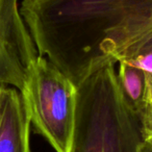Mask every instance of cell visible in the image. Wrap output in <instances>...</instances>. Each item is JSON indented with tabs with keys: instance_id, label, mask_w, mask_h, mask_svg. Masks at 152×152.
<instances>
[{
	"instance_id": "6da1fadb",
	"label": "cell",
	"mask_w": 152,
	"mask_h": 152,
	"mask_svg": "<svg viewBox=\"0 0 152 152\" xmlns=\"http://www.w3.org/2000/svg\"><path fill=\"white\" fill-rule=\"evenodd\" d=\"M146 0H23L20 9L40 56L78 87L133 40Z\"/></svg>"
},
{
	"instance_id": "7a4b0ae2",
	"label": "cell",
	"mask_w": 152,
	"mask_h": 152,
	"mask_svg": "<svg viewBox=\"0 0 152 152\" xmlns=\"http://www.w3.org/2000/svg\"><path fill=\"white\" fill-rule=\"evenodd\" d=\"M143 141L139 119L119 89L114 64L98 69L77 87L68 152H139Z\"/></svg>"
},
{
	"instance_id": "3957f363",
	"label": "cell",
	"mask_w": 152,
	"mask_h": 152,
	"mask_svg": "<svg viewBox=\"0 0 152 152\" xmlns=\"http://www.w3.org/2000/svg\"><path fill=\"white\" fill-rule=\"evenodd\" d=\"M30 123L56 152H68L76 110L77 88L47 58L30 64L20 91Z\"/></svg>"
},
{
	"instance_id": "277c9868",
	"label": "cell",
	"mask_w": 152,
	"mask_h": 152,
	"mask_svg": "<svg viewBox=\"0 0 152 152\" xmlns=\"http://www.w3.org/2000/svg\"><path fill=\"white\" fill-rule=\"evenodd\" d=\"M19 0H0V86L23 88L37 48L18 7Z\"/></svg>"
},
{
	"instance_id": "5b68a950",
	"label": "cell",
	"mask_w": 152,
	"mask_h": 152,
	"mask_svg": "<svg viewBox=\"0 0 152 152\" xmlns=\"http://www.w3.org/2000/svg\"><path fill=\"white\" fill-rule=\"evenodd\" d=\"M30 124L20 92L0 86V152H32Z\"/></svg>"
},
{
	"instance_id": "8992f818",
	"label": "cell",
	"mask_w": 152,
	"mask_h": 152,
	"mask_svg": "<svg viewBox=\"0 0 152 152\" xmlns=\"http://www.w3.org/2000/svg\"><path fill=\"white\" fill-rule=\"evenodd\" d=\"M117 81L122 97L130 110L139 119L147 93V77L141 69L119 61Z\"/></svg>"
},
{
	"instance_id": "52a82bcc",
	"label": "cell",
	"mask_w": 152,
	"mask_h": 152,
	"mask_svg": "<svg viewBox=\"0 0 152 152\" xmlns=\"http://www.w3.org/2000/svg\"><path fill=\"white\" fill-rule=\"evenodd\" d=\"M119 61L130 64L152 77V28L124 47L117 56Z\"/></svg>"
},
{
	"instance_id": "ba28073f",
	"label": "cell",
	"mask_w": 152,
	"mask_h": 152,
	"mask_svg": "<svg viewBox=\"0 0 152 152\" xmlns=\"http://www.w3.org/2000/svg\"><path fill=\"white\" fill-rule=\"evenodd\" d=\"M139 121L144 139H152V77H147V93Z\"/></svg>"
},
{
	"instance_id": "9c48e42d",
	"label": "cell",
	"mask_w": 152,
	"mask_h": 152,
	"mask_svg": "<svg viewBox=\"0 0 152 152\" xmlns=\"http://www.w3.org/2000/svg\"><path fill=\"white\" fill-rule=\"evenodd\" d=\"M150 28H152V0H146V7H145V12H144V16H143V22H142L141 26H140L139 32H137V34L135 36L134 39H137V37L145 34ZM134 39H133V40H134ZM132 41H131V42H132Z\"/></svg>"
},
{
	"instance_id": "30bf717a",
	"label": "cell",
	"mask_w": 152,
	"mask_h": 152,
	"mask_svg": "<svg viewBox=\"0 0 152 152\" xmlns=\"http://www.w3.org/2000/svg\"><path fill=\"white\" fill-rule=\"evenodd\" d=\"M139 152H152V139H144Z\"/></svg>"
}]
</instances>
